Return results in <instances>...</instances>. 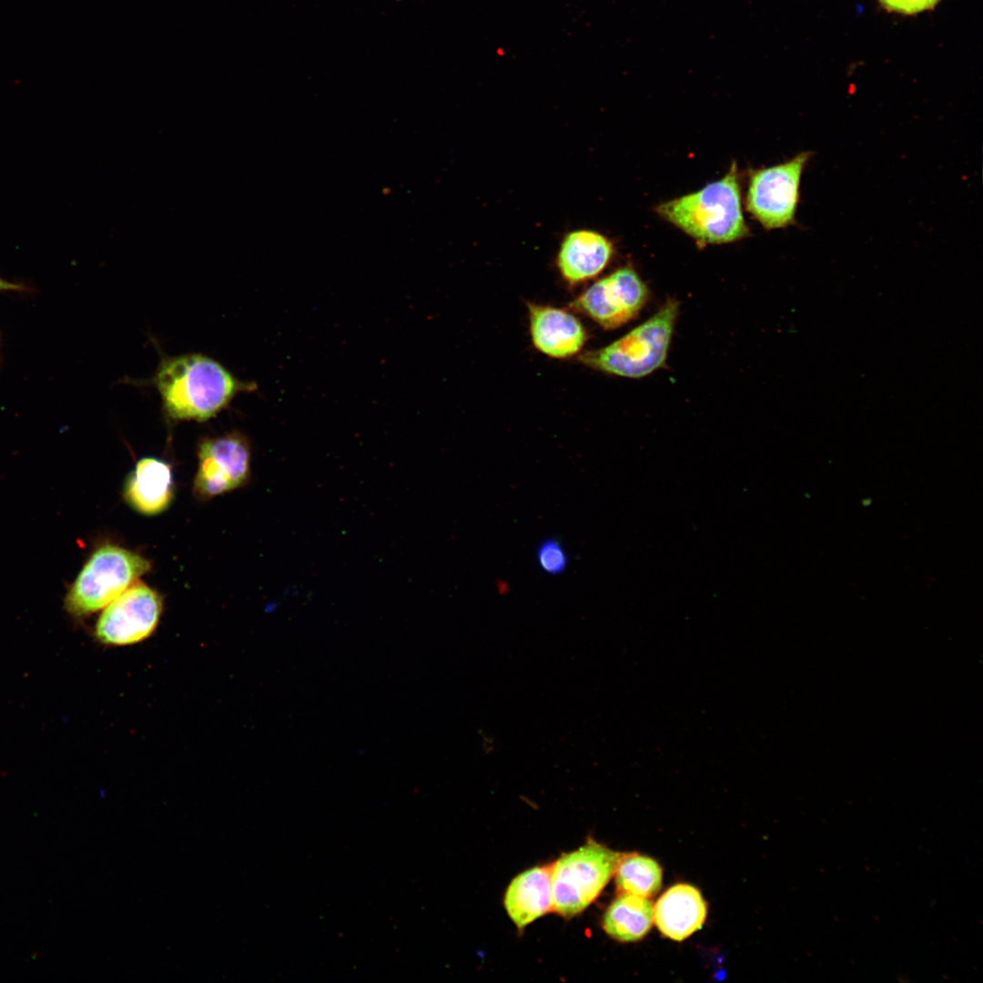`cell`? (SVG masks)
Wrapping results in <instances>:
<instances>
[{
	"label": "cell",
	"instance_id": "1",
	"mask_svg": "<svg viewBox=\"0 0 983 983\" xmlns=\"http://www.w3.org/2000/svg\"><path fill=\"white\" fill-rule=\"evenodd\" d=\"M154 383L167 415L176 421H207L225 409L237 393L256 388L198 353L165 359Z\"/></svg>",
	"mask_w": 983,
	"mask_h": 983
},
{
	"label": "cell",
	"instance_id": "2",
	"mask_svg": "<svg viewBox=\"0 0 983 983\" xmlns=\"http://www.w3.org/2000/svg\"><path fill=\"white\" fill-rule=\"evenodd\" d=\"M656 212L702 244L729 243L749 234L735 162L723 178L660 204Z\"/></svg>",
	"mask_w": 983,
	"mask_h": 983
},
{
	"label": "cell",
	"instance_id": "3",
	"mask_svg": "<svg viewBox=\"0 0 983 983\" xmlns=\"http://www.w3.org/2000/svg\"><path fill=\"white\" fill-rule=\"evenodd\" d=\"M679 304L668 299L650 319L609 345L580 357V360L609 374L639 379L662 368L671 344Z\"/></svg>",
	"mask_w": 983,
	"mask_h": 983
},
{
	"label": "cell",
	"instance_id": "4",
	"mask_svg": "<svg viewBox=\"0 0 983 983\" xmlns=\"http://www.w3.org/2000/svg\"><path fill=\"white\" fill-rule=\"evenodd\" d=\"M151 569L142 555L116 545L97 548L66 597V609L81 617L104 609Z\"/></svg>",
	"mask_w": 983,
	"mask_h": 983
},
{
	"label": "cell",
	"instance_id": "5",
	"mask_svg": "<svg viewBox=\"0 0 983 983\" xmlns=\"http://www.w3.org/2000/svg\"><path fill=\"white\" fill-rule=\"evenodd\" d=\"M623 854L592 839L551 866L552 909L573 917L591 905L614 874Z\"/></svg>",
	"mask_w": 983,
	"mask_h": 983
},
{
	"label": "cell",
	"instance_id": "6",
	"mask_svg": "<svg viewBox=\"0 0 983 983\" xmlns=\"http://www.w3.org/2000/svg\"><path fill=\"white\" fill-rule=\"evenodd\" d=\"M813 155L804 151L784 163L752 171L746 208L765 228L795 224L802 175Z\"/></svg>",
	"mask_w": 983,
	"mask_h": 983
},
{
	"label": "cell",
	"instance_id": "7",
	"mask_svg": "<svg viewBox=\"0 0 983 983\" xmlns=\"http://www.w3.org/2000/svg\"><path fill=\"white\" fill-rule=\"evenodd\" d=\"M162 611L161 595L136 582L104 608L96 624V638L109 646L140 643L155 632Z\"/></svg>",
	"mask_w": 983,
	"mask_h": 983
},
{
	"label": "cell",
	"instance_id": "8",
	"mask_svg": "<svg viewBox=\"0 0 983 983\" xmlns=\"http://www.w3.org/2000/svg\"><path fill=\"white\" fill-rule=\"evenodd\" d=\"M648 299V289L629 267L616 269L581 294L572 307L605 329L619 328L634 319Z\"/></svg>",
	"mask_w": 983,
	"mask_h": 983
},
{
	"label": "cell",
	"instance_id": "9",
	"mask_svg": "<svg viewBox=\"0 0 983 983\" xmlns=\"http://www.w3.org/2000/svg\"><path fill=\"white\" fill-rule=\"evenodd\" d=\"M195 493L211 498L246 483L250 475V447L247 439L232 432L205 439L198 447Z\"/></svg>",
	"mask_w": 983,
	"mask_h": 983
},
{
	"label": "cell",
	"instance_id": "10",
	"mask_svg": "<svg viewBox=\"0 0 983 983\" xmlns=\"http://www.w3.org/2000/svg\"><path fill=\"white\" fill-rule=\"evenodd\" d=\"M534 347L543 354L563 359L577 354L586 340L581 321L572 313L549 306L528 304Z\"/></svg>",
	"mask_w": 983,
	"mask_h": 983
},
{
	"label": "cell",
	"instance_id": "11",
	"mask_svg": "<svg viewBox=\"0 0 983 983\" xmlns=\"http://www.w3.org/2000/svg\"><path fill=\"white\" fill-rule=\"evenodd\" d=\"M613 245L603 235L589 229L568 233L562 241L557 267L571 285H575L600 274L613 256Z\"/></svg>",
	"mask_w": 983,
	"mask_h": 983
},
{
	"label": "cell",
	"instance_id": "12",
	"mask_svg": "<svg viewBox=\"0 0 983 983\" xmlns=\"http://www.w3.org/2000/svg\"><path fill=\"white\" fill-rule=\"evenodd\" d=\"M706 914V903L699 890L691 885L677 884L658 899L654 919L664 937L682 941L702 927Z\"/></svg>",
	"mask_w": 983,
	"mask_h": 983
},
{
	"label": "cell",
	"instance_id": "13",
	"mask_svg": "<svg viewBox=\"0 0 983 983\" xmlns=\"http://www.w3.org/2000/svg\"><path fill=\"white\" fill-rule=\"evenodd\" d=\"M174 495L170 466L162 460L147 457L138 461L124 487L127 502L144 515L161 513Z\"/></svg>",
	"mask_w": 983,
	"mask_h": 983
},
{
	"label": "cell",
	"instance_id": "14",
	"mask_svg": "<svg viewBox=\"0 0 983 983\" xmlns=\"http://www.w3.org/2000/svg\"><path fill=\"white\" fill-rule=\"evenodd\" d=\"M504 907L519 929L552 909L551 866L530 868L513 878L504 896Z\"/></svg>",
	"mask_w": 983,
	"mask_h": 983
},
{
	"label": "cell",
	"instance_id": "15",
	"mask_svg": "<svg viewBox=\"0 0 983 983\" xmlns=\"http://www.w3.org/2000/svg\"><path fill=\"white\" fill-rule=\"evenodd\" d=\"M654 922V907L647 897L622 894L607 908L604 931L613 939L632 942L643 938Z\"/></svg>",
	"mask_w": 983,
	"mask_h": 983
},
{
	"label": "cell",
	"instance_id": "16",
	"mask_svg": "<svg viewBox=\"0 0 983 983\" xmlns=\"http://www.w3.org/2000/svg\"><path fill=\"white\" fill-rule=\"evenodd\" d=\"M614 873L622 894L649 897L661 888L662 868L648 856L634 853L622 855Z\"/></svg>",
	"mask_w": 983,
	"mask_h": 983
},
{
	"label": "cell",
	"instance_id": "17",
	"mask_svg": "<svg viewBox=\"0 0 983 983\" xmlns=\"http://www.w3.org/2000/svg\"><path fill=\"white\" fill-rule=\"evenodd\" d=\"M536 561L539 568L548 575L562 574L569 562L563 545L555 538H547L540 542L536 550Z\"/></svg>",
	"mask_w": 983,
	"mask_h": 983
},
{
	"label": "cell",
	"instance_id": "18",
	"mask_svg": "<svg viewBox=\"0 0 983 983\" xmlns=\"http://www.w3.org/2000/svg\"><path fill=\"white\" fill-rule=\"evenodd\" d=\"M887 9L902 14H915L934 7L939 0H879Z\"/></svg>",
	"mask_w": 983,
	"mask_h": 983
},
{
	"label": "cell",
	"instance_id": "19",
	"mask_svg": "<svg viewBox=\"0 0 983 983\" xmlns=\"http://www.w3.org/2000/svg\"><path fill=\"white\" fill-rule=\"evenodd\" d=\"M35 289L27 283L21 281L7 280L0 276V294L1 293H17V294H32Z\"/></svg>",
	"mask_w": 983,
	"mask_h": 983
},
{
	"label": "cell",
	"instance_id": "20",
	"mask_svg": "<svg viewBox=\"0 0 983 983\" xmlns=\"http://www.w3.org/2000/svg\"><path fill=\"white\" fill-rule=\"evenodd\" d=\"M481 747L482 751L487 755L494 752V750H495L494 738L492 736L489 735L482 734L481 735Z\"/></svg>",
	"mask_w": 983,
	"mask_h": 983
},
{
	"label": "cell",
	"instance_id": "21",
	"mask_svg": "<svg viewBox=\"0 0 983 983\" xmlns=\"http://www.w3.org/2000/svg\"><path fill=\"white\" fill-rule=\"evenodd\" d=\"M1 347H2V334L0 331V361H1Z\"/></svg>",
	"mask_w": 983,
	"mask_h": 983
}]
</instances>
